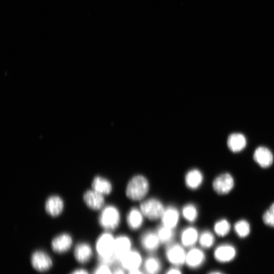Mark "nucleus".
I'll return each instance as SVG.
<instances>
[{
    "label": "nucleus",
    "instance_id": "nucleus-1",
    "mask_svg": "<svg viewBox=\"0 0 274 274\" xmlns=\"http://www.w3.org/2000/svg\"><path fill=\"white\" fill-rule=\"evenodd\" d=\"M149 189L148 180L143 175H138L129 182L126 188L127 197L131 200L138 201L145 198Z\"/></svg>",
    "mask_w": 274,
    "mask_h": 274
},
{
    "label": "nucleus",
    "instance_id": "nucleus-2",
    "mask_svg": "<svg viewBox=\"0 0 274 274\" xmlns=\"http://www.w3.org/2000/svg\"><path fill=\"white\" fill-rule=\"evenodd\" d=\"M120 220L119 210L113 206H108L102 210L99 218V223L105 229L111 230L118 227Z\"/></svg>",
    "mask_w": 274,
    "mask_h": 274
},
{
    "label": "nucleus",
    "instance_id": "nucleus-3",
    "mask_svg": "<svg viewBox=\"0 0 274 274\" xmlns=\"http://www.w3.org/2000/svg\"><path fill=\"white\" fill-rule=\"evenodd\" d=\"M115 238L108 232L103 233L97 239L96 250L98 253V259H106L114 255Z\"/></svg>",
    "mask_w": 274,
    "mask_h": 274
},
{
    "label": "nucleus",
    "instance_id": "nucleus-4",
    "mask_svg": "<svg viewBox=\"0 0 274 274\" xmlns=\"http://www.w3.org/2000/svg\"><path fill=\"white\" fill-rule=\"evenodd\" d=\"M140 209L144 217L152 221L161 218L165 210L163 203L154 198L144 201L141 204Z\"/></svg>",
    "mask_w": 274,
    "mask_h": 274
},
{
    "label": "nucleus",
    "instance_id": "nucleus-5",
    "mask_svg": "<svg viewBox=\"0 0 274 274\" xmlns=\"http://www.w3.org/2000/svg\"><path fill=\"white\" fill-rule=\"evenodd\" d=\"M166 256L171 264L180 267L185 263L186 253L183 246L178 244H173L167 247Z\"/></svg>",
    "mask_w": 274,
    "mask_h": 274
},
{
    "label": "nucleus",
    "instance_id": "nucleus-6",
    "mask_svg": "<svg viewBox=\"0 0 274 274\" xmlns=\"http://www.w3.org/2000/svg\"><path fill=\"white\" fill-rule=\"evenodd\" d=\"M212 186L214 190L217 193L225 195L232 190L234 186V181L230 174L224 173L214 180Z\"/></svg>",
    "mask_w": 274,
    "mask_h": 274
},
{
    "label": "nucleus",
    "instance_id": "nucleus-7",
    "mask_svg": "<svg viewBox=\"0 0 274 274\" xmlns=\"http://www.w3.org/2000/svg\"><path fill=\"white\" fill-rule=\"evenodd\" d=\"M33 267L37 271L45 272L48 271L52 266V261L48 254L43 251H36L31 257Z\"/></svg>",
    "mask_w": 274,
    "mask_h": 274
},
{
    "label": "nucleus",
    "instance_id": "nucleus-8",
    "mask_svg": "<svg viewBox=\"0 0 274 274\" xmlns=\"http://www.w3.org/2000/svg\"><path fill=\"white\" fill-rule=\"evenodd\" d=\"M142 263L141 254L135 250H131L119 261V264L126 270L131 271L139 269Z\"/></svg>",
    "mask_w": 274,
    "mask_h": 274
},
{
    "label": "nucleus",
    "instance_id": "nucleus-9",
    "mask_svg": "<svg viewBox=\"0 0 274 274\" xmlns=\"http://www.w3.org/2000/svg\"><path fill=\"white\" fill-rule=\"evenodd\" d=\"M236 250L230 244H223L215 250L214 256L215 260L221 263L231 262L236 256Z\"/></svg>",
    "mask_w": 274,
    "mask_h": 274
},
{
    "label": "nucleus",
    "instance_id": "nucleus-10",
    "mask_svg": "<svg viewBox=\"0 0 274 274\" xmlns=\"http://www.w3.org/2000/svg\"><path fill=\"white\" fill-rule=\"evenodd\" d=\"M206 261L204 252L196 248H191L187 253L185 263L188 268L197 269L203 266Z\"/></svg>",
    "mask_w": 274,
    "mask_h": 274
},
{
    "label": "nucleus",
    "instance_id": "nucleus-11",
    "mask_svg": "<svg viewBox=\"0 0 274 274\" xmlns=\"http://www.w3.org/2000/svg\"><path fill=\"white\" fill-rule=\"evenodd\" d=\"M254 160L262 168L270 167L274 161V156L270 149L261 146L256 149L253 154Z\"/></svg>",
    "mask_w": 274,
    "mask_h": 274
},
{
    "label": "nucleus",
    "instance_id": "nucleus-12",
    "mask_svg": "<svg viewBox=\"0 0 274 274\" xmlns=\"http://www.w3.org/2000/svg\"><path fill=\"white\" fill-rule=\"evenodd\" d=\"M132 243L130 238L124 235L115 238L114 255L118 263L126 254L132 250Z\"/></svg>",
    "mask_w": 274,
    "mask_h": 274
},
{
    "label": "nucleus",
    "instance_id": "nucleus-13",
    "mask_svg": "<svg viewBox=\"0 0 274 274\" xmlns=\"http://www.w3.org/2000/svg\"><path fill=\"white\" fill-rule=\"evenodd\" d=\"M103 194L92 190L87 191L84 195V200L90 208L97 210L103 208L105 200Z\"/></svg>",
    "mask_w": 274,
    "mask_h": 274
},
{
    "label": "nucleus",
    "instance_id": "nucleus-14",
    "mask_svg": "<svg viewBox=\"0 0 274 274\" xmlns=\"http://www.w3.org/2000/svg\"><path fill=\"white\" fill-rule=\"evenodd\" d=\"M72 238L68 233H62L54 238L51 243L52 250L58 253L68 251L71 247Z\"/></svg>",
    "mask_w": 274,
    "mask_h": 274
},
{
    "label": "nucleus",
    "instance_id": "nucleus-15",
    "mask_svg": "<svg viewBox=\"0 0 274 274\" xmlns=\"http://www.w3.org/2000/svg\"><path fill=\"white\" fill-rule=\"evenodd\" d=\"M141 243L145 250L149 252H153L159 248L161 241L157 233L149 231L143 234Z\"/></svg>",
    "mask_w": 274,
    "mask_h": 274
},
{
    "label": "nucleus",
    "instance_id": "nucleus-16",
    "mask_svg": "<svg viewBox=\"0 0 274 274\" xmlns=\"http://www.w3.org/2000/svg\"><path fill=\"white\" fill-rule=\"evenodd\" d=\"M163 226L174 229L180 221V213L177 209L169 207L165 209L161 218Z\"/></svg>",
    "mask_w": 274,
    "mask_h": 274
},
{
    "label": "nucleus",
    "instance_id": "nucleus-17",
    "mask_svg": "<svg viewBox=\"0 0 274 274\" xmlns=\"http://www.w3.org/2000/svg\"><path fill=\"white\" fill-rule=\"evenodd\" d=\"M92 250L91 246L86 243L78 244L74 250V256L78 262L86 264L91 259Z\"/></svg>",
    "mask_w": 274,
    "mask_h": 274
},
{
    "label": "nucleus",
    "instance_id": "nucleus-18",
    "mask_svg": "<svg viewBox=\"0 0 274 274\" xmlns=\"http://www.w3.org/2000/svg\"><path fill=\"white\" fill-rule=\"evenodd\" d=\"M64 209L63 200L57 195H52L46 201V210L47 213L53 217L59 215Z\"/></svg>",
    "mask_w": 274,
    "mask_h": 274
},
{
    "label": "nucleus",
    "instance_id": "nucleus-19",
    "mask_svg": "<svg viewBox=\"0 0 274 274\" xmlns=\"http://www.w3.org/2000/svg\"><path fill=\"white\" fill-rule=\"evenodd\" d=\"M227 144L231 151L237 153L245 148L247 141L245 136L242 134L234 133L228 137Z\"/></svg>",
    "mask_w": 274,
    "mask_h": 274
},
{
    "label": "nucleus",
    "instance_id": "nucleus-20",
    "mask_svg": "<svg viewBox=\"0 0 274 274\" xmlns=\"http://www.w3.org/2000/svg\"><path fill=\"white\" fill-rule=\"evenodd\" d=\"M204 180L202 173L198 169H192L185 175V182L187 187L191 189H197L203 183Z\"/></svg>",
    "mask_w": 274,
    "mask_h": 274
},
{
    "label": "nucleus",
    "instance_id": "nucleus-21",
    "mask_svg": "<svg viewBox=\"0 0 274 274\" xmlns=\"http://www.w3.org/2000/svg\"><path fill=\"white\" fill-rule=\"evenodd\" d=\"M199 236L196 228L189 227L184 229L181 234V241L185 247H191L199 240Z\"/></svg>",
    "mask_w": 274,
    "mask_h": 274
},
{
    "label": "nucleus",
    "instance_id": "nucleus-22",
    "mask_svg": "<svg viewBox=\"0 0 274 274\" xmlns=\"http://www.w3.org/2000/svg\"><path fill=\"white\" fill-rule=\"evenodd\" d=\"M144 215L141 211L137 208L132 209L127 216V223L133 230L138 229L143 223Z\"/></svg>",
    "mask_w": 274,
    "mask_h": 274
},
{
    "label": "nucleus",
    "instance_id": "nucleus-23",
    "mask_svg": "<svg viewBox=\"0 0 274 274\" xmlns=\"http://www.w3.org/2000/svg\"><path fill=\"white\" fill-rule=\"evenodd\" d=\"M92 189L103 195L109 194L112 190L111 183L107 180L96 176L92 183Z\"/></svg>",
    "mask_w": 274,
    "mask_h": 274
},
{
    "label": "nucleus",
    "instance_id": "nucleus-24",
    "mask_svg": "<svg viewBox=\"0 0 274 274\" xmlns=\"http://www.w3.org/2000/svg\"><path fill=\"white\" fill-rule=\"evenodd\" d=\"M144 268L147 274H158L162 269V264L158 258L151 257L145 260Z\"/></svg>",
    "mask_w": 274,
    "mask_h": 274
},
{
    "label": "nucleus",
    "instance_id": "nucleus-25",
    "mask_svg": "<svg viewBox=\"0 0 274 274\" xmlns=\"http://www.w3.org/2000/svg\"><path fill=\"white\" fill-rule=\"evenodd\" d=\"M156 233L161 243L164 244L170 243L174 237V229L163 225L158 229Z\"/></svg>",
    "mask_w": 274,
    "mask_h": 274
},
{
    "label": "nucleus",
    "instance_id": "nucleus-26",
    "mask_svg": "<svg viewBox=\"0 0 274 274\" xmlns=\"http://www.w3.org/2000/svg\"><path fill=\"white\" fill-rule=\"evenodd\" d=\"M183 218L190 223H193L198 217V211L196 207L191 204L185 205L183 209Z\"/></svg>",
    "mask_w": 274,
    "mask_h": 274
},
{
    "label": "nucleus",
    "instance_id": "nucleus-27",
    "mask_svg": "<svg viewBox=\"0 0 274 274\" xmlns=\"http://www.w3.org/2000/svg\"><path fill=\"white\" fill-rule=\"evenodd\" d=\"M234 231L241 238H245L249 236L250 232V226L249 223L245 220L237 222L234 226Z\"/></svg>",
    "mask_w": 274,
    "mask_h": 274
},
{
    "label": "nucleus",
    "instance_id": "nucleus-28",
    "mask_svg": "<svg viewBox=\"0 0 274 274\" xmlns=\"http://www.w3.org/2000/svg\"><path fill=\"white\" fill-rule=\"evenodd\" d=\"M214 229L217 235L220 237H225L230 231V225L227 220L223 219L215 223Z\"/></svg>",
    "mask_w": 274,
    "mask_h": 274
},
{
    "label": "nucleus",
    "instance_id": "nucleus-29",
    "mask_svg": "<svg viewBox=\"0 0 274 274\" xmlns=\"http://www.w3.org/2000/svg\"><path fill=\"white\" fill-rule=\"evenodd\" d=\"M199 241L200 245L204 248H209L215 242L213 234L208 230L203 232L199 236Z\"/></svg>",
    "mask_w": 274,
    "mask_h": 274
},
{
    "label": "nucleus",
    "instance_id": "nucleus-30",
    "mask_svg": "<svg viewBox=\"0 0 274 274\" xmlns=\"http://www.w3.org/2000/svg\"><path fill=\"white\" fill-rule=\"evenodd\" d=\"M263 221L267 226L274 228V203L264 214Z\"/></svg>",
    "mask_w": 274,
    "mask_h": 274
},
{
    "label": "nucleus",
    "instance_id": "nucleus-31",
    "mask_svg": "<svg viewBox=\"0 0 274 274\" xmlns=\"http://www.w3.org/2000/svg\"><path fill=\"white\" fill-rule=\"evenodd\" d=\"M93 274H113L110 267L105 265L101 264L94 271Z\"/></svg>",
    "mask_w": 274,
    "mask_h": 274
},
{
    "label": "nucleus",
    "instance_id": "nucleus-32",
    "mask_svg": "<svg viewBox=\"0 0 274 274\" xmlns=\"http://www.w3.org/2000/svg\"><path fill=\"white\" fill-rule=\"evenodd\" d=\"M165 274H183L182 272L178 268L170 269Z\"/></svg>",
    "mask_w": 274,
    "mask_h": 274
},
{
    "label": "nucleus",
    "instance_id": "nucleus-33",
    "mask_svg": "<svg viewBox=\"0 0 274 274\" xmlns=\"http://www.w3.org/2000/svg\"><path fill=\"white\" fill-rule=\"evenodd\" d=\"M70 274H89L88 272L85 269H78L73 271Z\"/></svg>",
    "mask_w": 274,
    "mask_h": 274
},
{
    "label": "nucleus",
    "instance_id": "nucleus-34",
    "mask_svg": "<svg viewBox=\"0 0 274 274\" xmlns=\"http://www.w3.org/2000/svg\"><path fill=\"white\" fill-rule=\"evenodd\" d=\"M113 274H126L124 269L121 268H116L113 272Z\"/></svg>",
    "mask_w": 274,
    "mask_h": 274
},
{
    "label": "nucleus",
    "instance_id": "nucleus-35",
    "mask_svg": "<svg viewBox=\"0 0 274 274\" xmlns=\"http://www.w3.org/2000/svg\"><path fill=\"white\" fill-rule=\"evenodd\" d=\"M129 274H144L139 269H136L129 271Z\"/></svg>",
    "mask_w": 274,
    "mask_h": 274
},
{
    "label": "nucleus",
    "instance_id": "nucleus-36",
    "mask_svg": "<svg viewBox=\"0 0 274 274\" xmlns=\"http://www.w3.org/2000/svg\"><path fill=\"white\" fill-rule=\"evenodd\" d=\"M208 274H224L220 272L214 271V272H211L209 273Z\"/></svg>",
    "mask_w": 274,
    "mask_h": 274
}]
</instances>
